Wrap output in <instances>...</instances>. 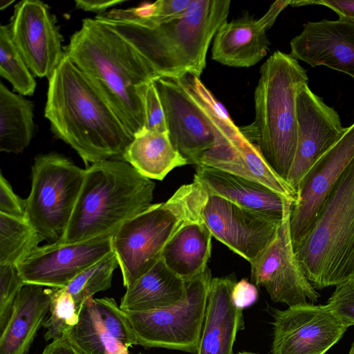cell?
Returning <instances> with one entry per match:
<instances>
[{
	"mask_svg": "<svg viewBox=\"0 0 354 354\" xmlns=\"http://www.w3.org/2000/svg\"><path fill=\"white\" fill-rule=\"evenodd\" d=\"M112 236L73 244L39 246L17 266L24 282L48 288H66L81 272L113 251Z\"/></svg>",
	"mask_w": 354,
	"mask_h": 354,
	"instance_id": "e0dca14e",
	"label": "cell"
},
{
	"mask_svg": "<svg viewBox=\"0 0 354 354\" xmlns=\"http://www.w3.org/2000/svg\"><path fill=\"white\" fill-rule=\"evenodd\" d=\"M0 75L21 95H32L36 82L20 53L15 46L9 27L0 26Z\"/></svg>",
	"mask_w": 354,
	"mask_h": 354,
	"instance_id": "4dcf8cb0",
	"label": "cell"
},
{
	"mask_svg": "<svg viewBox=\"0 0 354 354\" xmlns=\"http://www.w3.org/2000/svg\"><path fill=\"white\" fill-rule=\"evenodd\" d=\"M50 305L48 287L25 284L0 333V354H28L37 332L46 320Z\"/></svg>",
	"mask_w": 354,
	"mask_h": 354,
	"instance_id": "7402d4cb",
	"label": "cell"
},
{
	"mask_svg": "<svg viewBox=\"0 0 354 354\" xmlns=\"http://www.w3.org/2000/svg\"><path fill=\"white\" fill-rule=\"evenodd\" d=\"M66 336L80 354H129L103 325L93 297L83 303L79 321Z\"/></svg>",
	"mask_w": 354,
	"mask_h": 354,
	"instance_id": "83f0119b",
	"label": "cell"
},
{
	"mask_svg": "<svg viewBox=\"0 0 354 354\" xmlns=\"http://www.w3.org/2000/svg\"><path fill=\"white\" fill-rule=\"evenodd\" d=\"M186 297V282L160 259L127 288L120 308L143 312L178 304Z\"/></svg>",
	"mask_w": 354,
	"mask_h": 354,
	"instance_id": "cb8c5ba5",
	"label": "cell"
},
{
	"mask_svg": "<svg viewBox=\"0 0 354 354\" xmlns=\"http://www.w3.org/2000/svg\"><path fill=\"white\" fill-rule=\"evenodd\" d=\"M201 216L212 236L250 264L272 240L282 221L208 193Z\"/></svg>",
	"mask_w": 354,
	"mask_h": 354,
	"instance_id": "5bb4252c",
	"label": "cell"
},
{
	"mask_svg": "<svg viewBox=\"0 0 354 354\" xmlns=\"http://www.w3.org/2000/svg\"><path fill=\"white\" fill-rule=\"evenodd\" d=\"M198 165L260 183L292 202L295 200V191L271 168L258 146L241 130L218 138L214 146L202 155Z\"/></svg>",
	"mask_w": 354,
	"mask_h": 354,
	"instance_id": "d6986e66",
	"label": "cell"
},
{
	"mask_svg": "<svg viewBox=\"0 0 354 354\" xmlns=\"http://www.w3.org/2000/svg\"><path fill=\"white\" fill-rule=\"evenodd\" d=\"M266 32L259 20L248 13L226 21L214 37L212 58L229 66H252L267 55Z\"/></svg>",
	"mask_w": 354,
	"mask_h": 354,
	"instance_id": "603a6c76",
	"label": "cell"
},
{
	"mask_svg": "<svg viewBox=\"0 0 354 354\" xmlns=\"http://www.w3.org/2000/svg\"><path fill=\"white\" fill-rule=\"evenodd\" d=\"M237 354H259L252 352L244 351V352H239Z\"/></svg>",
	"mask_w": 354,
	"mask_h": 354,
	"instance_id": "bcb514c9",
	"label": "cell"
},
{
	"mask_svg": "<svg viewBox=\"0 0 354 354\" xmlns=\"http://www.w3.org/2000/svg\"><path fill=\"white\" fill-rule=\"evenodd\" d=\"M192 1L158 0L152 3H146V17L134 24L153 27L180 19L187 14Z\"/></svg>",
	"mask_w": 354,
	"mask_h": 354,
	"instance_id": "e575fe53",
	"label": "cell"
},
{
	"mask_svg": "<svg viewBox=\"0 0 354 354\" xmlns=\"http://www.w3.org/2000/svg\"><path fill=\"white\" fill-rule=\"evenodd\" d=\"M273 317L272 354H326L348 328L311 303L275 309Z\"/></svg>",
	"mask_w": 354,
	"mask_h": 354,
	"instance_id": "9a60e30c",
	"label": "cell"
},
{
	"mask_svg": "<svg viewBox=\"0 0 354 354\" xmlns=\"http://www.w3.org/2000/svg\"><path fill=\"white\" fill-rule=\"evenodd\" d=\"M122 160L151 180H163L174 169L187 160L176 149L168 131L143 129L136 133L125 150Z\"/></svg>",
	"mask_w": 354,
	"mask_h": 354,
	"instance_id": "484cf974",
	"label": "cell"
},
{
	"mask_svg": "<svg viewBox=\"0 0 354 354\" xmlns=\"http://www.w3.org/2000/svg\"><path fill=\"white\" fill-rule=\"evenodd\" d=\"M156 184L121 159L85 169L82 189L59 244L113 236L127 220L152 205Z\"/></svg>",
	"mask_w": 354,
	"mask_h": 354,
	"instance_id": "277c9868",
	"label": "cell"
},
{
	"mask_svg": "<svg viewBox=\"0 0 354 354\" xmlns=\"http://www.w3.org/2000/svg\"><path fill=\"white\" fill-rule=\"evenodd\" d=\"M142 97L145 112L144 128L153 131H167L164 110L153 80L144 86Z\"/></svg>",
	"mask_w": 354,
	"mask_h": 354,
	"instance_id": "8d00e7d4",
	"label": "cell"
},
{
	"mask_svg": "<svg viewBox=\"0 0 354 354\" xmlns=\"http://www.w3.org/2000/svg\"><path fill=\"white\" fill-rule=\"evenodd\" d=\"M293 247L315 289L354 281V159L332 189L310 230Z\"/></svg>",
	"mask_w": 354,
	"mask_h": 354,
	"instance_id": "8992f818",
	"label": "cell"
},
{
	"mask_svg": "<svg viewBox=\"0 0 354 354\" xmlns=\"http://www.w3.org/2000/svg\"><path fill=\"white\" fill-rule=\"evenodd\" d=\"M232 297L236 306L243 309L257 301L258 290L254 284L243 279L235 283Z\"/></svg>",
	"mask_w": 354,
	"mask_h": 354,
	"instance_id": "ab89813d",
	"label": "cell"
},
{
	"mask_svg": "<svg viewBox=\"0 0 354 354\" xmlns=\"http://www.w3.org/2000/svg\"><path fill=\"white\" fill-rule=\"evenodd\" d=\"M194 179L208 194L277 221L282 220L286 206L293 203L260 183L203 165H196Z\"/></svg>",
	"mask_w": 354,
	"mask_h": 354,
	"instance_id": "44dd1931",
	"label": "cell"
},
{
	"mask_svg": "<svg viewBox=\"0 0 354 354\" xmlns=\"http://www.w3.org/2000/svg\"><path fill=\"white\" fill-rule=\"evenodd\" d=\"M348 354H354V342H353Z\"/></svg>",
	"mask_w": 354,
	"mask_h": 354,
	"instance_id": "f6af8a7d",
	"label": "cell"
},
{
	"mask_svg": "<svg viewBox=\"0 0 354 354\" xmlns=\"http://www.w3.org/2000/svg\"><path fill=\"white\" fill-rule=\"evenodd\" d=\"M236 283L234 274L212 279L196 354H234L236 334L244 326L243 309L232 297Z\"/></svg>",
	"mask_w": 354,
	"mask_h": 354,
	"instance_id": "ffe728a7",
	"label": "cell"
},
{
	"mask_svg": "<svg viewBox=\"0 0 354 354\" xmlns=\"http://www.w3.org/2000/svg\"><path fill=\"white\" fill-rule=\"evenodd\" d=\"M319 5L334 11L339 17L354 21V0H302L290 1V6L299 7Z\"/></svg>",
	"mask_w": 354,
	"mask_h": 354,
	"instance_id": "f35d334b",
	"label": "cell"
},
{
	"mask_svg": "<svg viewBox=\"0 0 354 354\" xmlns=\"http://www.w3.org/2000/svg\"><path fill=\"white\" fill-rule=\"evenodd\" d=\"M292 203L284 211L270 243L251 263V280L266 290L274 302L293 306L317 302L320 295L306 277L296 257L290 227Z\"/></svg>",
	"mask_w": 354,
	"mask_h": 354,
	"instance_id": "8fae6325",
	"label": "cell"
},
{
	"mask_svg": "<svg viewBox=\"0 0 354 354\" xmlns=\"http://www.w3.org/2000/svg\"><path fill=\"white\" fill-rule=\"evenodd\" d=\"M230 3L229 0H192L184 17L153 27L102 15L95 18L128 41L157 77L178 78L189 73L200 77L209 44L227 21Z\"/></svg>",
	"mask_w": 354,
	"mask_h": 354,
	"instance_id": "3957f363",
	"label": "cell"
},
{
	"mask_svg": "<svg viewBox=\"0 0 354 354\" xmlns=\"http://www.w3.org/2000/svg\"><path fill=\"white\" fill-rule=\"evenodd\" d=\"M290 55L312 67L325 66L354 79V21H309L290 41Z\"/></svg>",
	"mask_w": 354,
	"mask_h": 354,
	"instance_id": "ac0fdd59",
	"label": "cell"
},
{
	"mask_svg": "<svg viewBox=\"0 0 354 354\" xmlns=\"http://www.w3.org/2000/svg\"><path fill=\"white\" fill-rule=\"evenodd\" d=\"M44 115L53 133L74 149L87 167L122 160L133 139L104 96L66 52L48 79Z\"/></svg>",
	"mask_w": 354,
	"mask_h": 354,
	"instance_id": "6da1fadb",
	"label": "cell"
},
{
	"mask_svg": "<svg viewBox=\"0 0 354 354\" xmlns=\"http://www.w3.org/2000/svg\"><path fill=\"white\" fill-rule=\"evenodd\" d=\"M25 284L17 266L0 265V333L5 328L16 297Z\"/></svg>",
	"mask_w": 354,
	"mask_h": 354,
	"instance_id": "836d02e7",
	"label": "cell"
},
{
	"mask_svg": "<svg viewBox=\"0 0 354 354\" xmlns=\"http://www.w3.org/2000/svg\"><path fill=\"white\" fill-rule=\"evenodd\" d=\"M354 159V123L309 169L296 190L290 215L293 245L310 230L332 189Z\"/></svg>",
	"mask_w": 354,
	"mask_h": 354,
	"instance_id": "4fadbf2b",
	"label": "cell"
},
{
	"mask_svg": "<svg viewBox=\"0 0 354 354\" xmlns=\"http://www.w3.org/2000/svg\"><path fill=\"white\" fill-rule=\"evenodd\" d=\"M14 1L10 0H1L0 1V10H3L7 7H8L10 4H12Z\"/></svg>",
	"mask_w": 354,
	"mask_h": 354,
	"instance_id": "ee69618b",
	"label": "cell"
},
{
	"mask_svg": "<svg viewBox=\"0 0 354 354\" xmlns=\"http://www.w3.org/2000/svg\"><path fill=\"white\" fill-rule=\"evenodd\" d=\"M40 354H80L66 335L53 340Z\"/></svg>",
	"mask_w": 354,
	"mask_h": 354,
	"instance_id": "b9f144b4",
	"label": "cell"
},
{
	"mask_svg": "<svg viewBox=\"0 0 354 354\" xmlns=\"http://www.w3.org/2000/svg\"><path fill=\"white\" fill-rule=\"evenodd\" d=\"M34 131L33 105L0 83V150L19 153L29 145Z\"/></svg>",
	"mask_w": 354,
	"mask_h": 354,
	"instance_id": "4316f807",
	"label": "cell"
},
{
	"mask_svg": "<svg viewBox=\"0 0 354 354\" xmlns=\"http://www.w3.org/2000/svg\"><path fill=\"white\" fill-rule=\"evenodd\" d=\"M119 266L113 251L81 272L66 288L80 310L83 303L111 286L113 273Z\"/></svg>",
	"mask_w": 354,
	"mask_h": 354,
	"instance_id": "f546056e",
	"label": "cell"
},
{
	"mask_svg": "<svg viewBox=\"0 0 354 354\" xmlns=\"http://www.w3.org/2000/svg\"><path fill=\"white\" fill-rule=\"evenodd\" d=\"M290 1L278 0L274 1L271 4L267 12L259 19L266 31L273 26L279 13L288 6H290Z\"/></svg>",
	"mask_w": 354,
	"mask_h": 354,
	"instance_id": "7bdbcfd3",
	"label": "cell"
},
{
	"mask_svg": "<svg viewBox=\"0 0 354 354\" xmlns=\"http://www.w3.org/2000/svg\"><path fill=\"white\" fill-rule=\"evenodd\" d=\"M297 142L286 182L295 191L313 165L344 134L337 112L304 86L297 97Z\"/></svg>",
	"mask_w": 354,
	"mask_h": 354,
	"instance_id": "2e32d148",
	"label": "cell"
},
{
	"mask_svg": "<svg viewBox=\"0 0 354 354\" xmlns=\"http://www.w3.org/2000/svg\"><path fill=\"white\" fill-rule=\"evenodd\" d=\"M153 82L171 143L188 164L197 165L218 136L235 124L199 77L187 73L178 78L156 77Z\"/></svg>",
	"mask_w": 354,
	"mask_h": 354,
	"instance_id": "ba28073f",
	"label": "cell"
},
{
	"mask_svg": "<svg viewBox=\"0 0 354 354\" xmlns=\"http://www.w3.org/2000/svg\"><path fill=\"white\" fill-rule=\"evenodd\" d=\"M43 241L26 218L0 213V265H19Z\"/></svg>",
	"mask_w": 354,
	"mask_h": 354,
	"instance_id": "f1b7e54d",
	"label": "cell"
},
{
	"mask_svg": "<svg viewBox=\"0 0 354 354\" xmlns=\"http://www.w3.org/2000/svg\"><path fill=\"white\" fill-rule=\"evenodd\" d=\"M94 299L106 329L127 348L137 345V337L127 313L120 308L114 299L103 297Z\"/></svg>",
	"mask_w": 354,
	"mask_h": 354,
	"instance_id": "d6a6232c",
	"label": "cell"
},
{
	"mask_svg": "<svg viewBox=\"0 0 354 354\" xmlns=\"http://www.w3.org/2000/svg\"><path fill=\"white\" fill-rule=\"evenodd\" d=\"M207 197L206 190L194 179L165 202L152 204L120 227L112 236V250L126 288L160 259L166 244L186 222L202 218Z\"/></svg>",
	"mask_w": 354,
	"mask_h": 354,
	"instance_id": "52a82bcc",
	"label": "cell"
},
{
	"mask_svg": "<svg viewBox=\"0 0 354 354\" xmlns=\"http://www.w3.org/2000/svg\"><path fill=\"white\" fill-rule=\"evenodd\" d=\"M26 201L13 191L11 185L0 176V213L17 218H26Z\"/></svg>",
	"mask_w": 354,
	"mask_h": 354,
	"instance_id": "74e56055",
	"label": "cell"
},
{
	"mask_svg": "<svg viewBox=\"0 0 354 354\" xmlns=\"http://www.w3.org/2000/svg\"><path fill=\"white\" fill-rule=\"evenodd\" d=\"M50 297V316L43 327L46 341L66 335L77 324L80 310L72 295L64 288H48Z\"/></svg>",
	"mask_w": 354,
	"mask_h": 354,
	"instance_id": "1f68e13d",
	"label": "cell"
},
{
	"mask_svg": "<svg viewBox=\"0 0 354 354\" xmlns=\"http://www.w3.org/2000/svg\"><path fill=\"white\" fill-rule=\"evenodd\" d=\"M308 82L306 70L297 59L275 51L260 69L254 91V121L239 128L286 181L297 142V97Z\"/></svg>",
	"mask_w": 354,
	"mask_h": 354,
	"instance_id": "5b68a950",
	"label": "cell"
},
{
	"mask_svg": "<svg viewBox=\"0 0 354 354\" xmlns=\"http://www.w3.org/2000/svg\"><path fill=\"white\" fill-rule=\"evenodd\" d=\"M212 277L207 267L186 282V297L178 304L143 312H125L138 344L196 354Z\"/></svg>",
	"mask_w": 354,
	"mask_h": 354,
	"instance_id": "30bf717a",
	"label": "cell"
},
{
	"mask_svg": "<svg viewBox=\"0 0 354 354\" xmlns=\"http://www.w3.org/2000/svg\"><path fill=\"white\" fill-rule=\"evenodd\" d=\"M212 237L202 218L189 221L166 244L161 259L173 272L188 281L207 269Z\"/></svg>",
	"mask_w": 354,
	"mask_h": 354,
	"instance_id": "d4e9b609",
	"label": "cell"
},
{
	"mask_svg": "<svg viewBox=\"0 0 354 354\" xmlns=\"http://www.w3.org/2000/svg\"><path fill=\"white\" fill-rule=\"evenodd\" d=\"M9 29L31 73L49 79L62 61L65 49L56 17L48 6L37 0L19 1L15 6Z\"/></svg>",
	"mask_w": 354,
	"mask_h": 354,
	"instance_id": "7c38bea8",
	"label": "cell"
},
{
	"mask_svg": "<svg viewBox=\"0 0 354 354\" xmlns=\"http://www.w3.org/2000/svg\"><path fill=\"white\" fill-rule=\"evenodd\" d=\"M134 136L145 127L143 86L157 77L138 50L97 19L86 18L64 48Z\"/></svg>",
	"mask_w": 354,
	"mask_h": 354,
	"instance_id": "7a4b0ae2",
	"label": "cell"
},
{
	"mask_svg": "<svg viewBox=\"0 0 354 354\" xmlns=\"http://www.w3.org/2000/svg\"><path fill=\"white\" fill-rule=\"evenodd\" d=\"M126 0H75V6L86 12H95L96 16L104 15L111 7L125 2Z\"/></svg>",
	"mask_w": 354,
	"mask_h": 354,
	"instance_id": "60d3db41",
	"label": "cell"
},
{
	"mask_svg": "<svg viewBox=\"0 0 354 354\" xmlns=\"http://www.w3.org/2000/svg\"><path fill=\"white\" fill-rule=\"evenodd\" d=\"M85 169L65 156H37L32 167L26 218L44 240L59 243L68 227L84 181Z\"/></svg>",
	"mask_w": 354,
	"mask_h": 354,
	"instance_id": "9c48e42d",
	"label": "cell"
},
{
	"mask_svg": "<svg viewBox=\"0 0 354 354\" xmlns=\"http://www.w3.org/2000/svg\"><path fill=\"white\" fill-rule=\"evenodd\" d=\"M325 306L342 325L354 326V281L337 286Z\"/></svg>",
	"mask_w": 354,
	"mask_h": 354,
	"instance_id": "d590c367",
	"label": "cell"
}]
</instances>
